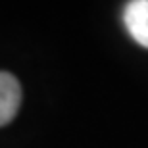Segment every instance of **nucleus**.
<instances>
[{"label": "nucleus", "instance_id": "1", "mask_svg": "<svg viewBox=\"0 0 148 148\" xmlns=\"http://www.w3.org/2000/svg\"><path fill=\"white\" fill-rule=\"evenodd\" d=\"M127 33L137 44L148 48V0H133L123 10Z\"/></svg>", "mask_w": 148, "mask_h": 148}, {"label": "nucleus", "instance_id": "2", "mask_svg": "<svg viewBox=\"0 0 148 148\" xmlns=\"http://www.w3.org/2000/svg\"><path fill=\"white\" fill-rule=\"evenodd\" d=\"M21 106V85L8 71H0V127L8 125Z\"/></svg>", "mask_w": 148, "mask_h": 148}]
</instances>
